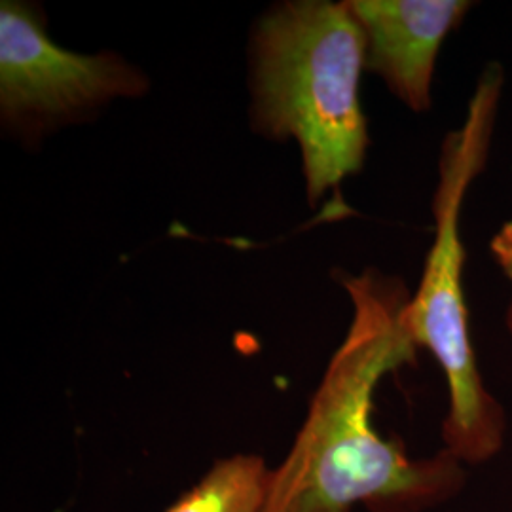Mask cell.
Returning a JSON list of instances; mask_svg holds the SVG:
<instances>
[{"instance_id":"1","label":"cell","mask_w":512,"mask_h":512,"mask_svg":"<svg viewBox=\"0 0 512 512\" xmlns=\"http://www.w3.org/2000/svg\"><path fill=\"white\" fill-rule=\"evenodd\" d=\"M353 319L317 387L293 448L272 469L262 512H423L459 494L463 463L446 450L410 459L374 427L385 374L414 363L399 279L376 270L342 275Z\"/></svg>"},{"instance_id":"2","label":"cell","mask_w":512,"mask_h":512,"mask_svg":"<svg viewBox=\"0 0 512 512\" xmlns=\"http://www.w3.org/2000/svg\"><path fill=\"white\" fill-rule=\"evenodd\" d=\"M255 131L296 139L311 205L361 171L368 133L361 107L366 38L348 2L293 0L253 35Z\"/></svg>"},{"instance_id":"3","label":"cell","mask_w":512,"mask_h":512,"mask_svg":"<svg viewBox=\"0 0 512 512\" xmlns=\"http://www.w3.org/2000/svg\"><path fill=\"white\" fill-rule=\"evenodd\" d=\"M501 86V69L488 67L471 97L465 124L442 145L433 200L435 241L425 260L420 289L404 310L406 330L416 348L427 349L444 372L450 397L442 423L444 450L463 465L490 461L505 440V414L484 385L471 344L463 291L465 249L459 236L467 190L488 158Z\"/></svg>"},{"instance_id":"4","label":"cell","mask_w":512,"mask_h":512,"mask_svg":"<svg viewBox=\"0 0 512 512\" xmlns=\"http://www.w3.org/2000/svg\"><path fill=\"white\" fill-rule=\"evenodd\" d=\"M148 90L145 74L116 54H76L48 37L35 8L0 4V112L14 128H50L118 97Z\"/></svg>"},{"instance_id":"5","label":"cell","mask_w":512,"mask_h":512,"mask_svg":"<svg viewBox=\"0 0 512 512\" xmlns=\"http://www.w3.org/2000/svg\"><path fill=\"white\" fill-rule=\"evenodd\" d=\"M366 38V69L414 112L431 107L440 46L471 2L463 0H348Z\"/></svg>"},{"instance_id":"6","label":"cell","mask_w":512,"mask_h":512,"mask_svg":"<svg viewBox=\"0 0 512 512\" xmlns=\"http://www.w3.org/2000/svg\"><path fill=\"white\" fill-rule=\"evenodd\" d=\"M270 473L256 454L220 459L165 512H262Z\"/></svg>"},{"instance_id":"7","label":"cell","mask_w":512,"mask_h":512,"mask_svg":"<svg viewBox=\"0 0 512 512\" xmlns=\"http://www.w3.org/2000/svg\"><path fill=\"white\" fill-rule=\"evenodd\" d=\"M492 253L501 270L512 281V220L495 234L492 239ZM509 325H512V308L509 311Z\"/></svg>"},{"instance_id":"8","label":"cell","mask_w":512,"mask_h":512,"mask_svg":"<svg viewBox=\"0 0 512 512\" xmlns=\"http://www.w3.org/2000/svg\"><path fill=\"white\" fill-rule=\"evenodd\" d=\"M509 327H511V330H512V325H509Z\"/></svg>"}]
</instances>
